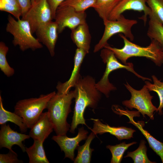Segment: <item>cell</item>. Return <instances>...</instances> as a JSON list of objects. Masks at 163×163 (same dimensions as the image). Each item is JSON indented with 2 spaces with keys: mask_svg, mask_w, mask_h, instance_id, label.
Segmentation results:
<instances>
[{
  "mask_svg": "<svg viewBox=\"0 0 163 163\" xmlns=\"http://www.w3.org/2000/svg\"><path fill=\"white\" fill-rule=\"evenodd\" d=\"M94 79L87 75L81 76L75 86V105L70 131L74 133L79 124L87 126L84 113L87 107L95 109L101 98V93L95 86Z\"/></svg>",
  "mask_w": 163,
  "mask_h": 163,
  "instance_id": "6da1fadb",
  "label": "cell"
},
{
  "mask_svg": "<svg viewBox=\"0 0 163 163\" xmlns=\"http://www.w3.org/2000/svg\"><path fill=\"white\" fill-rule=\"evenodd\" d=\"M119 35L123 40L124 45L123 48L118 49L112 47L108 44L104 48L112 51L117 58L123 64H127V60L134 56L145 57L159 66L163 64V49L155 40H151L148 46L142 47L131 42L122 34Z\"/></svg>",
  "mask_w": 163,
  "mask_h": 163,
  "instance_id": "7a4b0ae2",
  "label": "cell"
},
{
  "mask_svg": "<svg viewBox=\"0 0 163 163\" xmlns=\"http://www.w3.org/2000/svg\"><path fill=\"white\" fill-rule=\"evenodd\" d=\"M75 96V90L65 94L56 93L48 102L47 112L56 135H66L70 128L67 119L71 112V105Z\"/></svg>",
  "mask_w": 163,
  "mask_h": 163,
  "instance_id": "3957f363",
  "label": "cell"
},
{
  "mask_svg": "<svg viewBox=\"0 0 163 163\" xmlns=\"http://www.w3.org/2000/svg\"><path fill=\"white\" fill-rule=\"evenodd\" d=\"M8 20L6 30L13 36L12 43L14 46H18L22 51L29 49L35 50L43 47L33 36L27 21L20 19L16 20L10 14L8 15Z\"/></svg>",
  "mask_w": 163,
  "mask_h": 163,
  "instance_id": "277c9868",
  "label": "cell"
},
{
  "mask_svg": "<svg viewBox=\"0 0 163 163\" xmlns=\"http://www.w3.org/2000/svg\"><path fill=\"white\" fill-rule=\"evenodd\" d=\"M56 93L55 91L38 97L18 101L14 107V112L21 117L28 128L30 129L38 120L48 102Z\"/></svg>",
  "mask_w": 163,
  "mask_h": 163,
  "instance_id": "5b68a950",
  "label": "cell"
},
{
  "mask_svg": "<svg viewBox=\"0 0 163 163\" xmlns=\"http://www.w3.org/2000/svg\"><path fill=\"white\" fill-rule=\"evenodd\" d=\"M104 48L101 50L100 56L103 62L106 64V67L103 75L100 81L96 83L95 86L98 90L104 94L106 97H109L111 91L116 89V87L110 82L108 78L109 74L115 70L124 69L133 73L143 81H152L150 78L143 77L136 73L134 69L132 63H127L126 64H122L118 61L112 51Z\"/></svg>",
  "mask_w": 163,
  "mask_h": 163,
  "instance_id": "8992f818",
  "label": "cell"
},
{
  "mask_svg": "<svg viewBox=\"0 0 163 163\" xmlns=\"http://www.w3.org/2000/svg\"><path fill=\"white\" fill-rule=\"evenodd\" d=\"M137 22L136 20L125 18L122 14L116 20L107 19L103 22L105 26L104 31L101 38L94 46V52L96 53L104 48L108 44L109 39L117 34L122 33L126 38L133 41L134 37L131 32V28Z\"/></svg>",
  "mask_w": 163,
  "mask_h": 163,
  "instance_id": "52a82bcc",
  "label": "cell"
},
{
  "mask_svg": "<svg viewBox=\"0 0 163 163\" xmlns=\"http://www.w3.org/2000/svg\"><path fill=\"white\" fill-rule=\"evenodd\" d=\"M124 85L131 93V97L129 100L123 101V105L131 110L136 109L143 117L146 115L151 119L154 120L153 113L157 108L152 103L153 96L150 95L146 85L139 90L133 88L127 82Z\"/></svg>",
  "mask_w": 163,
  "mask_h": 163,
  "instance_id": "ba28073f",
  "label": "cell"
},
{
  "mask_svg": "<svg viewBox=\"0 0 163 163\" xmlns=\"http://www.w3.org/2000/svg\"><path fill=\"white\" fill-rule=\"evenodd\" d=\"M21 19L28 22L33 34L52 21V13L47 0H36Z\"/></svg>",
  "mask_w": 163,
  "mask_h": 163,
  "instance_id": "9c48e42d",
  "label": "cell"
},
{
  "mask_svg": "<svg viewBox=\"0 0 163 163\" xmlns=\"http://www.w3.org/2000/svg\"><path fill=\"white\" fill-rule=\"evenodd\" d=\"M86 18L85 11L78 12L71 7L59 5L54 18L58 26V33H61L66 27L72 30L86 23Z\"/></svg>",
  "mask_w": 163,
  "mask_h": 163,
  "instance_id": "30bf717a",
  "label": "cell"
},
{
  "mask_svg": "<svg viewBox=\"0 0 163 163\" xmlns=\"http://www.w3.org/2000/svg\"><path fill=\"white\" fill-rule=\"evenodd\" d=\"M88 131L83 127L78 129L77 135L75 137H68L66 135L53 136L52 139L56 142L65 153L64 158H68L71 160L74 159L75 150L79 145L80 142L86 139Z\"/></svg>",
  "mask_w": 163,
  "mask_h": 163,
  "instance_id": "8fae6325",
  "label": "cell"
},
{
  "mask_svg": "<svg viewBox=\"0 0 163 163\" xmlns=\"http://www.w3.org/2000/svg\"><path fill=\"white\" fill-rule=\"evenodd\" d=\"M146 0H122L113 10L108 19L114 21L118 19L122 14L127 10L143 11L144 15L140 18L145 24L147 16L151 13V10L146 4Z\"/></svg>",
  "mask_w": 163,
  "mask_h": 163,
  "instance_id": "7c38bea8",
  "label": "cell"
},
{
  "mask_svg": "<svg viewBox=\"0 0 163 163\" xmlns=\"http://www.w3.org/2000/svg\"><path fill=\"white\" fill-rule=\"evenodd\" d=\"M0 130V147L5 148L13 151L12 146L17 145L20 147L24 152L26 147L23 143L25 139L29 138V135L20 133L11 129L9 125L5 123L1 125Z\"/></svg>",
  "mask_w": 163,
  "mask_h": 163,
  "instance_id": "4fadbf2b",
  "label": "cell"
},
{
  "mask_svg": "<svg viewBox=\"0 0 163 163\" xmlns=\"http://www.w3.org/2000/svg\"><path fill=\"white\" fill-rule=\"evenodd\" d=\"M87 54L83 49L77 48L74 59V68L71 75L66 82L64 83L58 82L56 86L57 93L61 94L67 93L70 91L71 88L75 87L81 77L80 74L81 66Z\"/></svg>",
  "mask_w": 163,
  "mask_h": 163,
  "instance_id": "5bb4252c",
  "label": "cell"
},
{
  "mask_svg": "<svg viewBox=\"0 0 163 163\" xmlns=\"http://www.w3.org/2000/svg\"><path fill=\"white\" fill-rule=\"evenodd\" d=\"M40 42L45 45L52 57L55 54V47L58 37V26L52 21L39 28L36 31Z\"/></svg>",
  "mask_w": 163,
  "mask_h": 163,
  "instance_id": "9a60e30c",
  "label": "cell"
},
{
  "mask_svg": "<svg viewBox=\"0 0 163 163\" xmlns=\"http://www.w3.org/2000/svg\"><path fill=\"white\" fill-rule=\"evenodd\" d=\"M94 123L93 127L91 129L92 132L96 135H102L109 133L115 136L118 140L129 139L133 138V135L136 131L131 128L124 126H111L107 124L102 123L98 119L92 118Z\"/></svg>",
  "mask_w": 163,
  "mask_h": 163,
  "instance_id": "2e32d148",
  "label": "cell"
},
{
  "mask_svg": "<svg viewBox=\"0 0 163 163\" xmlns=\"http://www.w3.org/2000/svg\"><path fill=\"white\" fill-rule=\"evenodd\" d=\"M30 129L29 135L30 137L43 143L54 130L48 112L42 113Z\"/></svg>",
  "mask_w": 163,
  "mask_h": 163,
  "instance_id": "e0dca14e",
  "label": "cell"
},
{
  "mask_svg": "<svg viewBox=\"0 0 163 163\" xmlns=\"http://www.w3.org/2000/svg\"><path fill=\"white\" fill-rule=\"evenodd\" d=\"M138 111L130 112L120 108L119 114H122L127 116L129 120V123H131L138 128L147 139L150 147L160 157L163 163V143L160 142L152 136L143 128L144 122L138 121L136 122L133 119V115L137 114Z\"/></svg>",
  "mask_w": 163,
  "mask_h": 163,
  "instance_id": "ac0fdd59",
  "label": "cell"
},
{
  "mask_svg": "<svg viewBox=\"0 0 163 163\" xmlns=\"http://www.w3.org/2000/svg\"><path fill=\"white\" fill-rule=\"evenodd\" d=\"M71 30V39L77 47L83 49L88 53L91 36L87 23L80 24Z\"/></svg>",
  "mask_w": 163,
  "mask_h": 163,
  "instance_id": "d6986e66",
  "label": "cell"
},
{
  "mask_svg": "<svg viewBox=\"0 0 163 163\" xmlns=\"http://www.w3.org/2000/svg\"><path fill=\"white\" fill-rule=\"evenodd\" d=\"M43 143L34 140L33 144L29 147H26L25 152L29 158V163H49L46 155Z\"/></svg>",
  "mask_w": 163,
  "mask_h": 163,
  "instance_id": "ffe728a7",
  "label": "cell"
},
{
  "mask_svg": "<svg viewBox=\"0 0 163 163\" xmlns=\"http://www.w3.org/2000/svg\"><path fill=\"white\" fill-rule=\"evenodd\" d=\"M8 121L12 122L17 125L22 133H25L27 131L28 128L23 118L14 112H10L4 108L0 94V124L1 125L6 123Z\"/></svg>",
  "mask_w": 163,
  "mask_h": 163,
  "instance_id": "44dd1931",
  "label": "cell"
},
{
  "mask_svg": "<svg viewBox=\"0 0 163 163\" xmlns=\"http://www.w3.org/2000/svg\"><path fill=\"white\" fill-rule=\"evenodd\" d=\"M96 135L92 132L88 136L85 143L83 145H79L76 149L78 154L74 158V163H89L91 162L92 152L94 149L90 148L91 141Z\"/></svg>",
  "mask_w": 163,
  "mask_h": 163,
  "instance_id": "7402d4cb",
  "label": "cell"
},
{
  "mask_svg": "<svg viewBox=\"0 0 163 163\" xmlns=\"http://www.w3.org/2000/svg\"><path fill=\"white\" fill-rule=\"evenodd\" d=\"M122 0H96L93 8L102 19L107 20L110 13Z\"/></svg>",
  "mask_w": 163,
  "mask_h": 163,
  "instance_id": "603a6c76",
  "label": "cell"
},
{
  "mask_svg": "<svg viewBox=\"0 0 163 163\" xmlns=\"http://www.w3.org/2000/svg\"><path fill=\"white\" fill-rule=\"evenodd\" d=\"M149 17L147 35L151 40L157 41L163 49V24L152 14Z\"/></svg>",
  "mask_w": 163,
  "mask_h": 163,
  "instance_id": "cb8c5ba5",
  "label": "cell"
},
{
  "mask_svg": "<svg viewBox=\"0 0 163 163\" xmlns=\"http://www.w3.org/2000/svg\"><path fill=\"white\" fill-rule=\"evenodd\" d=\"M146 143L145 141L142 140L138 148L133 152H128L127 155L124 156V157H129L132 158L134 163H155L150 161L148 157Z\"/></svg>",
  "mask_w": 163,
  "mask_h": 163,
  "instance_id": "d4e9b609",
  "label": "cell"
},
{
  "mask_svg": "<svg viewBox=\"0 0 163 163\" xmlns=\"http://www.w3.org/2000/svg\"><path fill=\"white\" fill-rule=\"evenodd\" d=\"M133 142L128 144L123 142L114 145H108L106 148L109 149L112 154L111 163H120L123 158L124 153L131 146L136 143Z\"/></svg>",
  "mask_w": 163,
  "mask_h": 163,
  "instance_id": "484cf974",
  "label": "cell"
},
{
  "mask_svg": "<svg viewBox=\"0 0 163 163\" xmlns=\"http://www.w3.org/2000/svg\"><path fill=\"white\" fill-rule=\"evenodd\" d=\"M153 84H152L148 81L145 82V83L149 90L156 92L159 98L160 103L156 112L161 115L162 114V109L163 108V82L159 80L155 75L152 76Z\"/></svg>",
  "mask_w": 163,
  "mask_h": 163,
  "instance_id": "4316f807",
  "label": "cell"
},
{
  "mask_svg": "<svg viewBox=\"0 0 163 163\" xmlns=\"http://www.w3.org/2000/svg\"><path fill=\"white\" fill-rule=\"evenodd\" d=\"M9 48L2 41L0 42V68L1 71L7 77H10L14 73V69L8 64L6 59V55Z\"/></svg>",
  "mask_w": 163,
  "mask_h": 163,
  "instance_id": "83f0119b",
  "label": "cell"
},
{
  "mask_svg": "<svg viewBox=\"0 0 163 163\" xmlns=\"http://www.w3.org/2000/svg\"><path fill=\"white\" fill-rule=\"evenodd\" d=\"M96 0H65L59 5L66 6L73 8L78 12H84L93 7Z\"/></svg>",
  "mask_w": 163,
  "mask_h": 163,
  "instance_id": "f1b7e54d",
  "label": "cell"
},
{
  "mask_svg": "<svg viewBox=\"0 0 163 163\" xmlns=\"http://www.w3.org/2000/svg\"><path fill=\"white\" fill-rule=\"evenodd\" d=\"M152 14L163 24V0H146Z\"/></svg>",
  "mask_w": 163,
  "mask_h": 163,
  "instance_id": "f546056e",
  "label": "cell"
},
{
  "mask_svg": "<svg viewBox=\"0 0 163 163\" xmlns=\"http://www.w3.org/2000/svg\"><path fill=\"white\" fill-rule=\"evenodd\" d=\"M0 10L8 12L17 19L22 17V12L20 8L7 2L4 0H0Z\"/></svg>",
  "mask_w": 163,
  "mask_h": 163,
  "instance_id": "4dcf8cb0",
  "label": "cell"
},
{
  "mask_svg": "<svg viewBox=\"0 0 163 163\" xmlns=\"http://www.w3.org/2000/svg\"><path fill=\"white\" fill-rule=\"evenodd\" d=\"M17 154L14 151L9 150L6 154H0V163H21L23 162L18 158Z\"/></svg>",
  "mask_w": 163,
  "mask_h": 163,
  "instance_id": "1f68e13d",
  "label": "cell"
},
{
  "mask_svg": "<svg viewBox=\"0 0 163 163\" xmlns=\"http://www.w3.org/2000/svg\"><path fill=\"white\" fill-rule=\"evenodd\" d=\"M65 0H47L52 13L53 19H54L56 11L59 5Z\"/></svg>",
  "mask_w": 163,
  "mask_h": 163,
  "instance_id": "d6a6232c",
  "label": "cell"
},
{
  "mask_svg": "<svg viewBox=\"0 0 163 163\" xmlns=\"http://www.w3.org/2000/svg\"><path fill=\"white\" fill-rule=\"evenodd\" d=\"M21 8L22 17L26 14L32 5L31 0H17Z\"/></svg>",
  "mask_w": 163,
  "mask_h": 163,
  "instance_id": "836d02e7",
  "label": "cell"
},
{
  "mask_svg": "<svg viewBox=\"0 0 163 163\" xmlns=\"http://www.w3.org/2000/svg\"><path fill=\"white\" fill-rule=\"evenodd\" d=\"M6 2L21 8L17 0H4Z\"/></svg>",
  "mask_w": 163,
  "mask_h": 163,
  "instance_id": "e575fe53",
  "label": "cell"
},
{
  "mask_svg": "<svg viewBox=\"0 0 163 163\" xmlns=\"http://www.w3.org/2000/svg\"><path fill=\"white\" fill-rule=\"evenodd\" d=\"M36 0H31L32 3L34 2Z\"/></svg>",
  "mask_w": 163,
  "mask_h": 163,
  "instance_id": "d590c367",
  "label": "cell"
}]
</instances>
